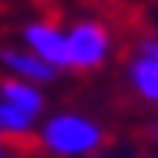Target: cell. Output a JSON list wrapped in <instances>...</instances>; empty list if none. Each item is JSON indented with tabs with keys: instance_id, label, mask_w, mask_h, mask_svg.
I'll list each match as a JSON object with an SVG mask.
<instances>
[{
	"instance_id": "6da1fadb",
	"label": "cell",
	"mask_w": 158,
	"mask_h": 158,
	"mask_svg": "<svg viewBox=\"0 0 158 158\" xmlns=\"http://www.w3.org/2000/svg\"><path fill=\"white\" fill-rule=\"evenodd\" d=\"M33 142L46 158H89L99 155L109 142L106 125L92 118L89 112H76V109H63L53 112L36 125Z\"/></svg>"
},
{
	"instance_id": "7a4b0ae2",
	"label": "cell",
	"mask_w": 158,
	"mask_h": 158,
	"mask_svg": "<svg viewBox=\"0 0 158 158\" xmlns=\"http://www.w3.org/2000/svg\"><path fill=\"white\" fill-rule=\"evenodd\" d=\"M66 46H69V69L96 73L112 56V30L106 20L82 17L66 27Z\"/></svg>"
},
{
	"instance_id": "3957f363",
	"label": "cell",
	"mask_w": 158,
	"mask_h": 158,
	"mask_svg": "<svg viewBox=\"0 0 158 158\" xmlns=\"http://www.w3.org/2000/svg\"><path fill=\"white\" fill-rule=\"evenodd\" d=\"M20 43L23 49L36 53L43 63H49L53 69H69V46H66V27H59L56 20L33 17L20 27Z\"/></svg>"
},
{
	"instance_id": "277c9868",
	"label": "cell",
	"mask_w": 158,
	"mask_h": 158,
	"mask_svg": "<svg viewBox=\"0 0 158 158\" xmlns=\"http://www.w3.org/2000/svg\"><path fill=\"white\" fill-rule=\"evenodd\" d=\"M0 66L7 69V76L27 79V82H36V86H46L59 76V69H53L49 63H43L36 53H30L23 46H3L0 49Z\"/></svg>"
},
{
	"instance_id": "5b68a950",
	"label": "cell",
	"mask_w": 158,
	"mask_h": 158,
	"mask_svg": "<svg viewBox=\"0 0 158 158\" xmlns=\"http://www.w3.org/2000/svg\"><path fill=\"white\" fill-rule=\"evenodd\" d=\"M125 82L138 102L158 109V56L132 53L125 59Z\"/></svg>"
},
{
	"instance_id": "8992f818",
	"label": "cell",
	"mask_w": 158,
	"mask_h": 158,
	"mask_svg": "<svg viewBox=\"0 0 158 158\" xmlns=\"http://www.w3.org/2000/svg\"><path fill=\"white\" fill-rule=\"evenodd\" d=\"M0 102H10V106L23 109L30 115H43L46 112V96H43V86L36 82H27V79H0Z\"/></svg>"
},
{
	"instance_id": "52a82bcc",
	"label": "cell",
	"mask_w": 158,
	"mask_h": 158,
	"mask_svg": "<svg viewBox=\"0 0 158 158\" xmlns=\"http://www.w3.org/2000/svg\"><path fill=\"white\" fill-rule=\"evenodd\" d=\"M40 118L23 112V109L10 106V102H0V138L10 142V145H27L36 135Z\"/></svg>"
},
{
	"instance_id": "ba28073f",
	"label": "cell",
	"mask_w": 158,
	"mask_h": 158,
	"mask_svg": "<svg viewBox=\"0 0 158 158\" xmlns=\"http://www.w3.org/2000/svg\"><path fill=\"white\" fill-rule=\"evenodd\" d=\"M145 135H148V142H155V145H158V115L145 125Z\"/></svg>"
},
{
	"instance_id": "9c48e42d",
	"label": "cell",
	"mask_w": 158,
	"mask_h": 158,
	"mask_svg": "<svg viewBox=\"0 0 158 158\" xmlns=\"http://www.w3.org/2000/svg\"><path fill=\"white\" fill-rule=\"evenodd\" d=\"M17 155V145H10V142H0V158H13Z\"/></svg>"
},
{
	"instance_id": "30bf717a",
	"label": "cell",
	"mask_w": 158,
	"mask_h": 158,
	"mask_svg": "<svg viewBox=\"0 0 158 158\" xmlns=\"http://www.w3.org/2000/svg\"><path fill=\"white\" fill-rule=\"evenodd\" d=\"M89 158H109V155H106V152H99V155H89Z\"/></svg>"
},
{
	"instance_id": "8fae6325",
	"label": "cell",
	"mask_w": 158,
	"mask_h": 158,
	"mask_svg": "<svg viewBox=\"0 0 158 158\" xmlns=\"http://www.w3.org/2000/svg\"><path fill=\"white\" fill-rule=\"evenodd\" d=\"M152 33H155V36H158V23H155V30H152Z\"/></svg>"
},
{
	"instance_id": "7c38bea8",
	"label": "cell",
	"mask_w": 158,
	"mask_h": 158,
	"mask_svg": "<svg viewBox=\"0 0 158 158\" xmlns=\"http://www.w3.org/2000/svg\"><path fill=\"white\" fill-rule=\"evenodd\" d=\"M138 158H155V155H138Z\"/></svg>"
},
{
	"instance_id": "4fadbf2b",
	"label": "cell",
	"mask_w": 158,
	"mask_h": 158,
	"mask_svg": "<svg viewBox=\"0 0 158 158\" xmlns=\"http://www.w3.org/2000/svg\"><path fill=\"white\" fill-rule=\"evenodd\" d=\"M0 142H3V138H0Z\"/></svg>"
}]
</instances>
